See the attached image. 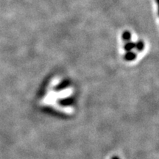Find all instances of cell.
Instances as JSON below:
<instances>
[{"instance_id":"6da1fadb","label":"cell","mask_w":159,"mask_h":159,"mask_svg":"<svg viewBox=\"0 0 159 159\" xmlns=\"http://www.w3.org/2000/svg\"><path fill=\"white\" fill-rule=\"evenodd\" d=\"M136 57H137L136 53L132 52V51H129V52H127L125 53L124 58L127 61H132V60H134L136 58Z\"/></svg>"},{"instance_id":"7a4b0ae2","label":"cell","mask_w":159,"mask_h":159,"mask_svg":"<svg viewBox=\"0 0 159 159\" xmlns=\"http://www.w3.org/2000/svg\"><path fill=\"white\" fill-rule=\"evenodd\" d=\"M135 46H136V44L131 41H128L127 42L125 46H124V49H125V50L127 51V52H129V51H132L133 49H134Z\"/></svg>"},{"instance_id":"3957f363","label":"cell","mask_w":159,"mask_h":159,"mask_svg":"<svg viewBox=\"0 0 159 159\" xmlns=\"http://www.w3.org/2000/svg\"><path fill=\"white\" fill-rule=\"evenodd\" d=\"M135 48H136L138 52H142V51H143L144 49V43L143 41L139 40V41L136 44Z\"/></svg>"},{"instance_id":"277c9868","label":"cell","mask_w":159,"mask_h":159,"mask_svg":"<svg viewBox=\"0 0 159 159\" xmlns=\"http://www.w3.org/2000/svg\"><path fill=\"white\" fill-rule=\"evenodd\" d=\"M122 38L125 41H129L131 39V33L129 31H125L122 33Z\"/></svg>"},{"instance_id":"5b68a950","label":"cell","mask_w":159,"mask_h":159,"mask_svg":"<svg viewBox=\"0 0 159 159\" xmlns=\"http://www.w3.org/2000/svg\"><path fill=\"white\" fill-rule=\"evenodd\" d=\"M156 2H157V5H158V13L159 15V0H156Z\"/></svg>"}]
</instances>
